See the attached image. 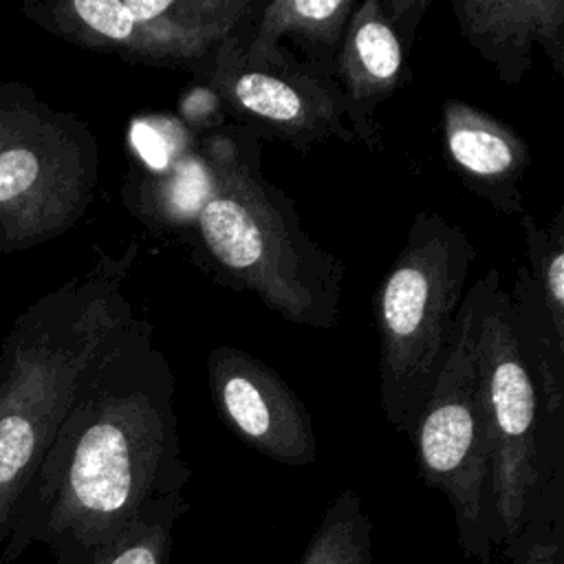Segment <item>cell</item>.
Instances as JSON below:
<instances>
[{
	"mask_svg": "<svg viewBox=\"0 0 564 564\" xmlns=\"http://www.w3.org/2000/svg\"><path fill=\"white\" fill-rule=\"evenodd\" d=\"M174 399L176 375L154 326L132 311L82 370L2 562L44 544L55 564H88L152 500L183 494L192 469Z\"/></svg>",
	"mask_w": 564,
	"mask_h": 564,
	"instance_id": "cell-1",
	"label": "cell"
},
{
	"mask_svg": "<svg viewBox=\"0 0 564 564\" xmlns=\"http://www.w3.org/2000/svg\"><path fill=\"white\" fill-rule=\"evenodd\" d=\"M137 245L95 262L31 302L0 344V551L18 507L101 339L132 313L123 293Z\"/></svg>",
	"mask_w": 564,
	"mask_h": 564,
	"instance_id": "cell-2",
	"label": "cell"
},
{
	"mask_svg": "<svg viewBox=\"0 0 564 564\" xmlns=\"http://www.w3.org/2000/svg\"><path fill=\"white\" fill-rule=\"evenodd\" d=\"M209 132L220 165L187 238L196 262L293 324L337 326L346 267L306 234L291 196L264 176L260 161L269 134L242 123Z\"/></svg>",
	"mask_w": 564,
	"mask_h": 564,
	"instance_id": "cell-3",
	"label": "cell"
},
{
	"mask_svg": "<svg viewBox=\"0 0 564 564\" xmlns=\"http://www.w3.org/2000/svg\"><path fill=\"white\" fill-rule=\"evenodd\" d=\"M478 247L434 209H419L375 300L379 401L388 423L412 436L447 357Z\"/></svg>",
	"mask_w": 564,
	"mask_h": 564,
	"instance_id": "cell-4",
	"label": "cell"
},
{
	"mask_svg": "<svg viewBox=\"0 0 564 564\" xmlns=\"http://www.w3.org/2000/svg\"><path fill=\"white\" fill-rule=\"evenodd\" d=\"M99 181L90 126L22 82H0V253L40 247L73 229Z\"/></svg>",
	"mask_w": 564,
	"mask_h": 564,
	"instance_id": "cell-5",
	"label": "cell"
},
{
	"mask_svg": "<svg viewBox=\"0 0 564 564\" xmlns=\"http://www.w3.org/2000/svg\"><path fill=\"white\" fill-rule=\"evenodd\" d=\"M500 280V269L489 267L467 286L447 357L410 436L423 482L447 498L458 544L478 564H491L494 551L487 509L489 441L478 372V333L489 293Z\"/></svg>",
	"mask_w": 564,
	"mask_h": 564,
	"instance_id": "cell-6",
	"label": "cell"
},
{
	"mask_svg": "<svg viewBox=\"0 0 564 564\" xmlns=\"http://www.w3.org/2000/svg\"><path fill=\"white\" fill-rule=\"evenodd\" d=\"M258 7L253 0H33L20 9L31 24L75 46L205 82L218 48Z\"/></svg>",
	"mask_w": 564,
	"mask_h": 564,
	"instance_id": "cell-7",
	"label": "cell"
},
{
	"mask_svg": "<svg viewBox=\"0 0 564 564\" xmlns=\"http://www.w3.org/2000/svg\"><path fill=\"white\" fill-rule=\"evenodd\" d=\"M478 372L489 441L491 544L500 546L522 533L542 485L562 471L560 456L544 454L540 399L509 324L502 280L491 289L482 313Z\"/></svg>",
	"mask_w": 564,
	"mask_h": 564,
	"instance_id": "cell-8",
	"label": "cell"
},
{
	"mask_svg": "<svg viewBox=\"0 0 564 564\" xmlns=\"http://www.w3.org/2000/svg\"><path fill=\"white\" fill-rule=\"evenodd\" d=\"M242 29L218 48L207 79L200 82L216 93L225 115L302 152L330 141L355 143L335 75L284 44L273 57H249Z\"/></svg>",
	"mask_w": 564,
	"mask_h": 564,
	"instance_id": "cell-9",
	"label": "cell"
},
{
	"mask_svg": "<svg viewBox=\"0 0 564 564\" xmlns=\"http://www.w3.org/2000/svg\"><path fill=\"white\" fill-rule=\"evenodd\" d=\"M432 0H359L335 62L355 143L381 150L377 110L408 79V55Z\"/></svg>",
	"mask_w": 564,
	"mask_h": 564,
	"instance_id": "cell-10",
	"label": "cell"
},
{
	"mask_svg": "<svg viewBox=\"0 0 564 564\" xmlns=\"http://www.w3.org/2000/svg\"><path fill=\"white\" fill-rule=\"evenodd\" d=\"M205 366L218 414L247 445L282 465L315 463L313 419L271 366L234 346L212 348Z\"/></svg>",
	"mask_w": 564,
	"mask_h": 564,
	"instance_id": "cell-11",
	"label": "cell"
},
{
	"mask_svg": "<svg viewBox=\"0 0 564 564\" xmlns=\"http://www.w3.org/2000/svg\"><path fill=\"white\" fill-rule=\"evenodd\" d=\"M463 40L518 86L542 48L557 77L564 75V0H452Z\"/></svg>",
	"mask_w": 564,
	"mask_h": 564,
	"instance_id": "cell-12",
	"label": "cell"
},
{
	"mask_svg": "<svg viewBox=\"0 0 564 564\" xmlns=\"http://www.w3.org/2000/svg\"><path fill=\"white\" fill-rule=\"evenodd\" d=\"M441 130L463 185L496 212L522 216L520 183L531 165V148L516 128L463 99H445Z\"/></svg>",
	"mask_w": 564,
	"mask_h": 564,
	"instance_id": "cell-13",
	"label": "cell"
},
{
	"mask_svg": "<svg viewBox=\"0 0 564 564\" xmlns=\"http://www.w3.org/2000/svg\"><path fill=\"white\" fill-rule=\"evenodd\" d=\"M218 150L212 132L156 161H130L121 185L126 209L154 231L189 238L218 178Z\"/></svg>",
	"mask_w": 564,
	"mask_h": 564,
	"instance_id": "cell-14",
	"label": "cell"
},
{
	"mask_svg": "<svg viewBox=\"0 0 564 564\" xmlns=\"http://www.w3.org/2000/svg\"><path fill=\"white\" fill-rule=\"evenodd\" d=\"M357 0H273L258 7L242 29V48L249 57H273L282 40L297 57L335 75L348 18Z\"/></svg>",
	"mask_w": 564,
	"mask_h": 564,
	"instance_id": "cell-15",
	"label": "cell"
},
{
	"mask_svg": "<svg viewBox=\"0 0 564 564\" xmlns=\"http://www.w3.org/2000/svg\"><path fill=\"white\" fill-rule=\"evenodd\" d=\"M509 295V324L524 359L538 399L546 416L562 414L564 408V339L555 333L542 293L529 267L516 269Z\"/></svg>",
	"mask_w": 564,
	"mask_h": 564,
	"instance_id": "cell-16",
	"label": "cell"
},
{
	"mask_svg": "<svg viewBox=\"0 0 564 564\" xmlns=\"http://www.w3.org/2000/svg\"><path fill=\"white\" fill-rule=\"evenodd\" d=\"M295 564H372V522L357 491L330 500Z\"/></svg>",
	"mask_w": 564,
	"mask_h": 564,
	"instance_id": "cell-17",
	"label": "cell"
},
{
	"mask_svg": "<svg viewBox=\"0 0 564 564\" xmlns=\"http://www.w3.org/2000/svg\"><path fill=\"white\" fill-rule=\"evenodd\" d=\"M187 511L183 494L152 500L88 564H170L174 527Z\"/></svg>",
	"mask_w": 564,
	"mask_h": 564,
	"instance_id": "cell-18",
	"label": "cell"
},
{
	"mask_svg": "<svg viewBox=\"0 0 564 564\" xmlns=\"http://www.w3.org/2000/svg\"><path fill=\"white\" fill-rule=\"evenodd\" d=\"M527 238L529 271L549 308L555 333L564 339V209L560 207L549 227L529 212L520 216Z\"/></svg>",
	"mask_w": 564,
	"mask_h": 564,
	"instance_id": "cell-19",
	"label": "cell"
},
{
	"mask_svg": "<svg viewBox=\"0 0 564 564\" xmlns=\"http://www.w3.org/2000/svg\"><path fill=\"white\" fill-rule=\"evenodd\" d=\"M546 498L535 505L522 533L511 542L516 555L509 564H564L560 518L546 522Z\"/></svg>",
	"mask_w": 564,
	"mask_h": 564,
	"instance_id": "cell-20",
	"label": "cell"
},
{
	"mask_svg": "<svg viewBox=\"0 0 564 564\" xmlns=\"http://www.w3.org/2000/svg\"><path fill=\"white\" fill-rule=\"evenodd\" d=\"M187 128L196 132H209L227 123V115L223 110L220 99L207 84L189 86L181 101H178V115H176Z\"/></svg>",
	"mask_w": 564,
	"mask_h": 564,
	"instance_id": "cell-21",
	"label": "cell"
}]
</instances>
